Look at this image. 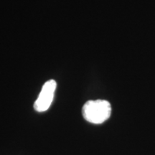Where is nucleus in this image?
Segmentation results:
<instances>
[{
	"label": "nucleus",
	"instance_id": "1",
	"mask_svg": "<svg viewBox=\"0 0 155 155\" xmlns=\"http://www.w3.org/2000/svg\"><path fill=\"white\" fill-rule=\"evenodd\" d=\"M83 118L94 124H101L110 118L111 106L106 100H91L84 104L82 108Z\"/></svg>",
	"mask_w": 155,
	"mask_h": 155
},
{
	"label": "nucleus",
	"instance_id": "2",
	"mask_svg": "<svg viewBox=\"0 0 155 155\" xmlns=\"http://www.w3.org/2000/svg\"><path fill=\"white\" fill-rule=\"evenodd\" d=\"M57 87L56 81L50 80L42 86L40 94L34 104V108L38 112L46 111L51 106Z\"/></svg>",
	"mask_w": 155,
	"mask_h": 155
}]
</instances>
